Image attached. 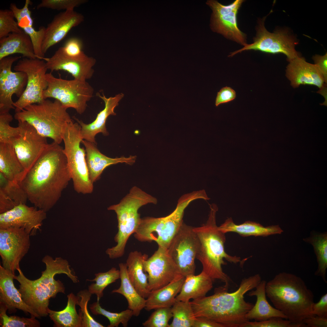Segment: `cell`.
Returning <instances> with one entry per match:
<instances>
[{"label": "cell", "instance_id": "1", "mask_svg": "<svg viewBox=\"0 0 327 327\" xmlns=\"http://www.w3.org/2000/svg\"><path fill=\"white\" fill-rule=\"evenodd\" d=\"M59 144H50L19 183L30 202L46 213L71 179L64 149Z\"/></svg>", "mask_w": 327, "mask_h": 327}, {"label": "cell", "instance_id": "2", "mask_svg": "<svg viewBox=\"0 0 327 327\" xmlns=\"http://www.w3.org/2000/svg\"><path fill=\"white\" fill-rule=\"evenodd\" d=\"M262 280L256 274L244 278L238 288L229 292L224 286L216 288L210 296L190 301L195 317H203L223 327H244L248 321L246 315L254 304L246 301L244 296L255 289Z\"/></svg>", "mask_w": 327, "mask_h": 327}, {"label": "cell", "instance_id": "3", "mask_svg": "<svg viewBox=\"0 0 327 327\" xmlns=\"http://www.w3.org/2000/svg\"><path fill=\"white\" fill-rule=\"evenodd\" d=\"M42 261L45 265L46 269L41 272L39 278L34 280L29 279L20 268L17 270L18 275L14 276V279L20 284L18 289L22 299L40 318L48 315L47 311L50 298H55L58 293H65L63 284L60 280L54 279L56 275L64 274L74 283L79 282L66 259L61 257L54 259L46 255Z\"/></svg>", "mask_w": 327, "mask_h": 327}, {"label": "cell", "instance_id": "4", "mask_svg": "<svg viewBox=\"0 0 327 327\" xmlns=\"http://www.w3.org/2000/svg\"><path fill=\"white\" fill-rule=\"evenodd\" d=\"M265 289L266 296L275 308L292 322L303 323L304 319L314 315L312 310L313 294L299 277L280 273L266 282Z\"/></svg>", "mask_w": 327, "mask_h": 327}, {"label": "cell", "instance_id": "5", "mask_svg": "<svg viewBox=\"0 0 327 327\" xmlns=\"http://www.w3.org/2000/svg\"><path fill=\"white\" fill-rule=\"evenodd\" d=\"M210 209L206 223L200 226L193 227L199 241L196 259L201 263L202 271L213 281L218 279L224 282V286L228 288L232 280L223 270L222 266L226 264L224 260L234 264L241 260L240 257L230 256L225 251V233L219 229L216 223L218 208L213 203L210 205Z\"/></svg>", "mask_w": 327, "mask_h": 327}, {"label": "cell", "instance_id": "6", "mask_svg": "<svg viewBox=\"0 0 327 327\" xmlns=\"http://www.w3.org/2000/svg\"><path fill=\"white\" fill-rule=\"evenodd\" d=\"M157 202L156 198L134 186L118 203L107 208L116 213L118 222V231L114 238L117 244L106 251L110 258L116 259L124 255L129 237L135 232L140 222L141 218L138 212L140 208L149 203L156 204Z\"/></svg>", "mask_w": 327, "mask_h": 327}, {"label": "cell", "instance_id": "7", "mask_svg": "<svg viewBox=\"0 0 327 327\" xmlns=\"http://www.w3.org/2000/svg\"><path fill=\"white\" fill-rule=\"evenodd\" d=\"M67 110L58 101L46 99L26 106L15 113L14 117L18 121L27 122L40 134L60 144L65 127L73 121Z\"/></svg>", "mask_w": 327, "mask_h": 327}, {"label": "cell", "instance_id": "8", "mask_svg": "<svg viewBox=\"0 0 327 327\" xmlns=\"http://www.w3.org/2000/svg\"><path fill=\"white\" fill-rule=\"evenodd\" d=\"M199 198L196 191L185 194L179 199L176 208L168 215L141 218L134 233L135 238L141 242L155 241L159 247L167 249L183 223L185 209L191 202Z\"/></svg>", "mask_w": 327, "mask_h": 327}, {"label": "cell", "instance_id": "9", "mask_svg": "<svg viewBox=\"0 0 327 327\" xmlns=\"http://www.w3.org/2000/svg\"><path fill=\"white\" fill-rule=\"evenodd\" d=\"M62 138L64 144L63 151L74 190L84 194L91 193L94 189L93 183L89 178L85 149L80 146L83 139L79 124L73 121L68 124L64 131Z\"/></svg>", "mask_w": 327, "mask_h": 327}, {"label": "cell", "instance_id": "10", "mask_svg": "<svg viewBox=\"0 0 327 327\" xmlns=\"http://www.w3.org/2000/svg\"><path fill=\"white\" fill-rule=\"evenodd\" d=\"M45 77L48 85L43 92L44 99L52 98L67 109L74 108L80 114L84 112L94 92V88L86 81L56 78L52 72L46 73Z\"/></svg>", "mask_w": 327, "mask_h": 327}, {"label": "cell", "instance_id": "11", "mask_svg": "<svg viewBox=\"0 0 327 327\" xmlns=\"http://www.w3.org/2000/svg\"><path fill=\"white\" fill-rule=\"evenodd\" d=\"M266 17L258 20L253 42L246 44L241 49L230 53L229 57H232L244 51L251 50L273 54H283L286 56L289 61L300 56L295 49L298 42L294 37L285 30H276L272 33L268 31L264 25Z\"/></svg>", "mask_w": 327, "mask_h": 327}, {"label": "cell", "instance_id": "12", "mask_svg": "<svg viewBox=\"0 0 327 327\" xmlns=\"http://www.w3.org/2000/svg\"><path fill=\"white\" fill-rule=\"evenodd\" d=\"M14 70L24 72L27 76L25 90L14 104L17 113L29 105L41 103L45 100L43 93L48 85L45 77L48 69L44 60L23 58L18 60Z\"/></svg>", "mask_w": 327, "mask_h": 327}, {"label": "cell", "instance_id": "13", "mask_svg": "<svg viewBox=\"0 0 327 327\" xmlns=\"http://www.w3.org/2000/svg\"><path fill=\"white\" fill-rule=\"evenodd\" d=\"M199 246L198 238L193 227L183 223L167 250L180 274L185 277L194 274Z\"/></svg>", "mask_w": 327, "mask_h": 327}, {"label": "cell", "instance_id": "14", "mask_svg": "<svg viewBox=\"0 0 327 327\" xmlns=\"http://www.w3.org/2000/svg\"><path fill=\"white\" fill-rule=\"evenodd\" d=\"M244 1L235 0L227 5L216 0H209L206 2L213 11L210 24L212 30L243 46L247 44L246 35L239 29L237 17Z\"/></svg>", "mask_w": 327, "mask_h": 327}, {"label": "cell", "instance_id": "15", "mask_svg": "<svg viewBox=\"0 0 327 327\" xmlns=\"http://www.w3.org/2000/svg\"><path fill=\"white\" fill-rule=\"evenodd\" d=\"M18 121L19 134L11 143L27 172L50 144L47 138L40 134L31 125L26 121Z\"/></svg>", "mask_w": 327, "mask_h": 327}, {"label": "cell", "instance_id": "16", "mask_svg": "<svg viewBox=\"0 0 327 327\" xmlns=\"http://www.w3.org/2000/svg\"><path fill=\"white\" fill-rule=\"evenodd\" d=\"M30 235L22 228L0 229V256L2 266L15 275L30 246Z\"/></svg>", "mask_w": 327, "mask_h": 327}, {"label": "cell", "instance_id": "17", "mask_svg": "<svg viewBox=\"0 0 327 327\" xmlns=\"http://www.w3.org/2000/svg\"><path fill=\"white\" fill-rule=\"evenodd\" d=\"M20 58L18 56H9L0 60V114L15 109L12 95L15 94L19 98L26 87L27 74L12 70L13 63Z\"/></svg>", "mask_w": 327, "mask_h": 327}, {"label": "cell", "instance_id": "18", "mask_svg": "<svg viewBox=\"0 0 327 327\" xmlns=\"http://www.w3.org/2000/svg\"><path fill=\"white\" fill-rule=\"evenodd\" d=\"M144 266L148 275L150 292L167 285L181 275L167 249L160 247L144 262Z\"/></svg>", "mask_w": 327, "mask_h": 327}, {"label": "cell", "instance_id": "19", "mask_svg": "<svg viewBox=\"0 0 327 327\" xmlns=\"http://www.w3.org/2000/svg\"><path fill=\"white\" fill-rule=\"evenodd\" d=\"M46 212L26 204L18 205L0 214V229L10 227L22 228L30 236L36 235L41 231Z\"/></svg>", "mask_w": 327, "mask_h": 327}, {"label": "cell", "instance_id": "20", "mask_svg": "<svg viewBox=\"0 0 327 327\" xmlns=\"http://www.w3.org/2000/svg\"><path fill=\"white\" fill-rule=\"evenodd\" d=\"M48 70L66 71L74 79L86 81L91 79L94 73V66L96 59L84 53L77 57H72L65 54L60 47L51 57L45 58Z\"/></svg>", "mask_w": 327, "mask_h": 327}, {"label": "cell", "instance_id": "21", "mask_svg": "<svg viewBox=\"0 0 327 327\" xmlns=\"http://www.w3.org/2000/svg\"><path fill=\"white\" fill-rule=\"evenodd\" d=\"M289 62L286 75L291 86L294 88L301 85L317 86L319 88L318 92L322 95L327 101V84L316 65L306 62L300 56Z\"/></svg>", "mask_w": 327, "mask_h": 327}, {"label": "cell", "instance_id": "22", "mask_svg": "<svg viewBox=\"0 0 327 327\" xmlns=\"http://www.w3.org/2000/svg\"><path fill=\"white\" fill-rule=\"evenodd\" d=\"M84 19L83 15L74 10L64 11L55 15L46 28L42 46L43 53L45 54L49 48L62 40L72 28L83 22Z\"/></svg>", "mask_w": 327, "mask_h": 327}, {"label": "cell", "instance_id": "23", "mask_svg": "<svg viewBox=\"0 0 327 327\" xmlns=\"http://www.w3.org/2000/svg\"><path fill=\"white\" fill-rule=\"evenodd\" d=\"M97 96L104 101L105 107L97 114L94 121L90 124H86L82 121L73 117L80 125L81 134L82 139L96 144L95 137L97 134L101 133L104 136L108 135L106 127L107 119L110 115H116L114 109L118 105L119 102L124 97V94L121 93L114 97L107 98L103 94L101 95L98 93Z\"/></svg>", "mask_w": 327, "mask_h": 327}, {"label": "cell", "instance_id": "24", "mask_svg": "<svg viewBox=\"0 0 327 327\" xmlns=\"http://www.w3.org/2000/svg\"><path fill=\"white\" fill-rule=\"evenodd\" d=\"M15 275L0 265V303L6 307L9 314L16 312L18 309L30 314L31 316L40 318L24 301L18 289L15 287L13 282Z\"/></svg>", "mask_w": 327, "mask_h": 327}, {"label": "cell", "instance_id": "25", "mask_svg": "<svg viewBox=\"0 0 327 327\" xmlns=\"http://www.w3.org/2000/svg\"><path fill=\"white\" fill-rule=\"evenodd\" d=\"M81 143L85 147L86 160L89 178L93 183L100 179L103 171L107 167L119 163L130 165L135 162L136 157L135 156L111 158L101 153L96 144L83 140Z\"/></svg>", "mask_w": 327, "mask_h": 327}, {"label": "cell", "instance_id": "26", "mask_svg": "<svg viewBox=\"0 0 327 327\" xmlns=\"http://www.w3.org/2000/svg\"><path fill=\"white\" fill-rule=\"evenodd\" d=\"M266 282L262 280L255 288L248 292L249 296H255L256 300L255 304L246 315L249 321H262L274 317H280L287 319L286 316L280 311L271 306L266 299Z\"/></svg>", "mask_w": 327, "mask_h": 327}, {"label": "cell", "instance_id": "27", "mask_svg": "<svg viewBox=\"0 0 327 327\" xmlns=\"http://www.w3.org/2000/svg\"><path fill=\"white\" fill-rule=\"evenodd\" d=\"M146 254L137 251L129 254L126 263L129 279L138 293L146 299L148 290V275L144 270V262L148 258Z\"/></svg>", "mask_w": 327, "mask_h": 327}, {"label": "cell", "instance_id": "28", "mask_svg": "<svg viewBox=\"0 0 327 327\" xmlns=\"http://www.w3.org/2000/svg\"><path fill=\"white\" fill-rule=\"evenodd\" d=\"M185 277L180 275L168 284L150 292L144 309L149 311L162 307H171L176 301Z\"/></svg>", "mask_w": 327, "mask_h": 327}, {"label": "cell", "instance_id": "29", "mask_svg": "<svg viewBox=\"0 0 327 327\" xmlns=\"http://www.w3.org/2000/svg\"><path fill=\"white\" fill-rule=\"evenodd\" d=\"M15 54H21L23 58H37L29 36L23 30L0 39V60Z\"/></svg>", "mask_w": 327, "mask_h": 327}, {"label": "cell", "instance_id": "30", "mask_svg": "<svg viewBox=\"0 0 327 327\" xmlns=\"http://www.w3.org/2000/svg\"><path fill=\"white\" fill-rule=\"evenodd\" d=\"M213 280L204 272L188 276L185 279L176 300L190 301L206 296L213 287Z\"/></svg>", "mask_w": 327, "mask_h": 327}, {"label": "cell", "instance_id": "31", "mask_svg": "<svg viewBox=\"0 0 327 327\" xmlns=\"http://www.w3.org/2000/svg\"><path fill=\"white\" fill-rule=\"evenodd\" d=\"M219 229L223 233L232 232L241 236L247 237L266 236L270 235L280 234L283 232L278 225L264 227L261 224L247 221L239 225L236 224L231 218H228L220 226Z\"/></svg>", "mask_w": 327, "mask_h": 327}, {"label": "cell", "instance_id": "32", "mask_svg": "<svg viewBox=\"0 0 327 327\" xmlns=\"http://www.w3.org/2000/svg\"><path fill=\"white\" fill-rule=\"evenodd\" d=\"M27 200V194L19 183L9 180L0 173V214L26 204Z\"/></svg>", "mask_w": 327, "mask_h": 327}, {"label": "cell", "instance_id": "33", "mask_svg": "<svg viewBox=\"0 0 327 327\" xmlns=\"http://www.w3.org/2000/svg\"><path fill=\"white\" fill-rule=\"evenodd\" d=\"M0 173L9 180L19 183L26 173L10 143H0Z\"/></svg>", "mask_w": 327, "mask_h": 327}, {"label": "cell", "instance_id": "34", "mask_svg": "<svg viewBox=\"0 0 327 327\" xmlns=\"http://www.w3.org/2000/svg\"><path fill=\"white\" fill-rule=\"evenodd\" d=\"M119 266L120 286L118 289L112 290L111 293H117L123 296L127 300L128 309L132 311L134 316H138L145 307L146 299L138 293L130 281L126 264L121 263Z\"/></svg>", "mask_w": 327, "mask_h": 327}, {"label": "cell", "instance_id": "35", "mask_svg": "<svg viewBox=\"0 0 327 327\" xmlns=\"http://www.w3.org/2000/svg\"><path fill=\"white\" fill-rule=\"evenodd\" d=\"M65 308L59 311L48 309L49 316L54 322V327H82L81 318L76 311L78 298L73 293L67 296Z\"/></svg>", "mask_w": 327, "mask_h": 327}, {"label": "cell", "instance_id": "36", "mask_svg": "<svg viewBox=\"0 0 327 327\" xmlns=\"http://www.w3.org/2000/svg\"><path fill=\"white\" fill-rule=\"evenodd\" d=\"M303 240L311 244L313 246L318 264L315 276L322 277L327 283L326 273L327 268V233H320L315 231L311 232L309 237L304 238Z\"/></svg>", "mask_w": 327, "mask_h": 327}, {"label": "cell", "instance_id": "37", "mask_svg": "<svg viewBox=\"0 0 327 327\" xmlns=\"http://www.w3.org/2000/svg\"><path fill=\"white\" fill-rule=\"evenodd\" d=\"M171 310L173 319L169 327H193L195 317L190 301L176 300Z\"/></svg>", "mask_w": 327, "mask_h": 327}, {"label": "cell", "instance_id": "38", "mask_svg": "<svg viewBox=\"0 0 327 327\" xmlns=\"http://www.w3.org/2000/svg\"><path fill=\"white\" fill-rule=\"evenodd\" d=\"M17 23L19 27L29 36L37 58L43 60L45 57L42 52V46L46 28L41 26L38 30H36L33 27V21L31 17L22 18L18 21Z\"/></svg>", "mask_w": 327, "mask_h": 327}, {"label": "cell", "instance_id": "39", "mask_svg": "<svg viewBox=\"0 0 327 327\" xmlns=\"http://www.w3.org/2000/svg\"><path fill=\"white\" fill-rule=\"evenodd\" d=\"M95 277L92 279L86 280L95 282L88 286V290L92 294L97 296V301H99L103 296V291L110 284L115 282L120 278V270L115 267H112L105 272H99L95 274Z\"/></svg>", "mask_w": 327, "mask_h": 327}, {"label": "cell", "instance_id": "40", "mask_svg": "<svg viewBox=\"0 0 327 327\" xmlns=\"http://www.w3.org/2000/svg\"><path fill=\"white\" fill-rule=\"evenodd\" d=\"M99 301L94 302L89 306L92 313L94 315H102L106 317L109 321L108 327H117L121 324L124 327L128 326V322L133 316L132 311L128 309L120 312H113L103 308Z\"/></svg>", "mask_w": 327, "mask_h": 327}, {"label": "cell", "instance_id": "41", "mask_svg": "<svg viewBox=\"0 0 327 327\" xmlns=\"http://www.w3.org/2000/svg\"><path fill=\"white\" fill-rule=\"evenodd\" d=\"M7 309L0 303V326L1 327H40V322L34 316L30 318L16 315L8 316Z\"/></svg>", "mask_w": 327, "mask_h": 327}, {"label": "cell", "instance_id": "42", "mask_svg": "<svg viewBox=\"0 0 327 327\" xmlns=\"http://www.w3.org/2000/svg\"><path fill=\"white\" fill-rule=\"evenodd\" d=\"M92 295L88 290L85 289L80 291L77 295V305L80 307L78 313L82 320V327H104L103 325L94 320L88 310V303Z\"/></svg>", "mask_w": 327, "mask_h": 327}, {"label": "cell", "instance_id": "43", "mask_svg": "<svg viewBox=\"0 0 327 327\" xmlns=\"http://www.w3.org/2000/svg\"><path fill=\"white\" fill-rule=\"evenodd\" d=\"M15 19L14 14L10 9L0 10V39L10 33L23 31Z\"/></svg>", "mask_w": 327, "mask_h": 327}, {"label": "cell", "instance_id": "44", "mask_svg": "<svg viewBox=\"0 0 327 327\" xmlns=\"http://www.w3.org/2000/svg\"><path fill=\"white\" fill-rule=\"evenodd\" d=\"M172 317L171 307L159 308L155 309L142 325L144 327H169V322Z\"/></svg>", "mask_w": 327, "mask_h": 327}, {"label": "cell", "instance_id": "45", "mask_svg": "<svg viewBox=\"0 0 327 327\" xmlns=\"http://www.w3.org/2000/svg\"><path fill=\"white\" fill-rule=\"evenodd\" d=\"M13 119L9 112L0 114V143H11V140L18 135V127H13L10 125Z\"/></svg>", "mask_w": 327, "mask_h": 327}, {"label": "cell", "instance_id": "46", "mask_svg": "<svg viewBox=\"0 0 327 327\" xmlns=\"http://www.w3.org/2000/svg\"><path fill=\"white\" fill-rule=\"evenodd\" d=\"M87 0H42L37 6V9L46 8L57 10H74L86 3Z\"/></svg>", "mask_w": 327, "mask_h": 327}, {"label": "cell", "instance_id": "47", "mask_svg": "<svg viewBox=\"0 0 327 327\" xmlns=\"http://www.w3.org/2000/svg\"><path fill=\"white\" fill-rule=\"evenodd\" d=\"M304 327V324H296L280 317H274L262 321H248L244 327Z\"/></svg>", "mask_w": 327, "mask_h": 327}, {"label": "cell", "instance_id": "48", "mask_svg": "<svg viewBox=\"0 0 327 327\" xmlns=\"http://www.w3.org/2000/svg\"><path fill=\"white\" fill-rule=\"evenodd\" d=\"M83 47L82 40L79 38L74 37L68 39L63 46L61 47L65 54L72 57H78L84 53L82 50Z\"/></svg>", "mask_w": 327, "mask_h": 327}, {"label": "cell", "instance_id": "49", "mask_svg": "<svg viewBox=\"0 0 327 327\" xmlns=\"http://www.w3.org/2000/svg\"><path fill=\"white\" fill-rule=\"evenodd\" d=\"M235 91L230 87H225L221 88L217 93L215 101V105L226 103L234 100L236 97Z\"/></svg>", "mask_w": 327, "mask_h": 327}, {"label": "cell", "instance_id": "50", "mask_svg": "<svg viewBox=\"0 0 327 327\" xmlns=\"http://www.w3.org/2000/svg\"><path fill=\"white\" fill-rule=\"evenodd\" d=\"M313 315L327 318V294L323 295L319 301L314 303L312 308Z\"/></svg>", "mask_w": 327, "mask_h": 327}, {"label": "cell", "instance_id": "51", "mask_svg": "<svg viewBox=\"0 0 327 327\" xmlns=\"http://www.w3.org/2000/svg\"><path fill=\"white\" fill-rule=\"evenodd\" d=\"M315 64L322 74L325 82H327V53L324 55L316 54L312 58Z\"/></svg>", "mask_w": 327, "mask_h": 327}, {"label": "cell", "instance_id": "52", "mask_svg": "<svg viewBox=\"0 0 327 327\" xmlns=\"http://www.w3.org/2000/svg\"><path fill=\"white\" fill-rule=\"evenodd\" d=\"M302 322L307 327H327V318L314 315L304 319Z\"/></svg>", "mask_w": 327, "mask_h": 327}, {"label": "cell", "instance_id": "53", "mask_svg": "<svg viewBox=\"0 0 327 327\" xmlns=\"http://www.w3.org/2000/svg\"><path fill=\"white\" fill-rule=\"evenodd\" d=\"M193 327H223V326L216 322L206 318L196 317Z\"/></svg>", "mask_w": 327, "mask_h": 327}]
</instances>
